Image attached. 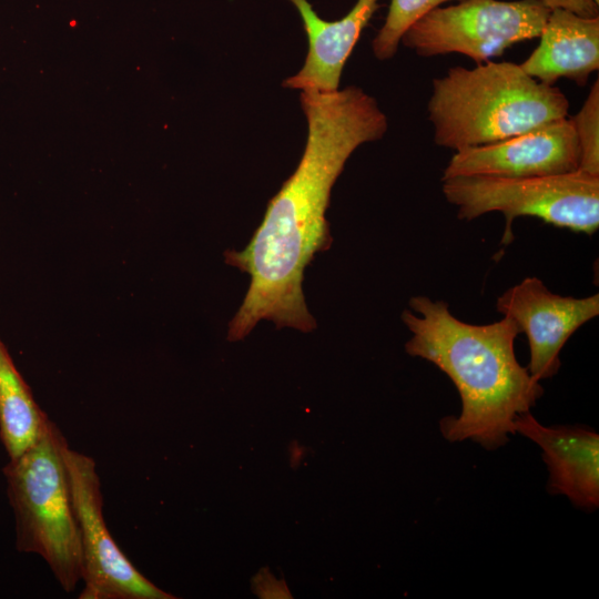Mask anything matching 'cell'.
I'll use <instances>...</instances> for the list:
<instances>
[{"label":"cell","instance_id":"15","mask_svg":"<svg viewBox=\"0 0 599 599\" xmlns=\"http://www.w3.org/2000/svg\"><path fill=\"white\" fill-rule=\"evenodd\" d=\"M571 119L577 136L579 170L599 175V82L591 85L581 109Z\"/></svg>","mask_w":599,"mask_h":599},{"label":"cell","instance_id":"10","mask_svg":"<svg viewBox=\"0 0 599 599\" xmlns=\"http://www.w3.org/2000/svg\"><path fill=\"white\" fill-rule=\"evenodd\" d=\"M515 433L537 444L548 467V490L566 496L576 507L599 505V435L577 426H545L529 412L515 419Z\"/></svg>","mask_w":599,"mask_h":599},{"label":"cell","instance_id":"9","mask_svg":"<svg viewBox=\"0 0 599 599\" xmlns=\"http://www.w3.org/2000/svg\"><path fill=\"white\" fill-rule=\"evenodd\" d=\"M579 160L577 136L567 116L501 141L455 151L441 180L565 174L579 170Z\"/></svg>","mask_w":599,"mask_h":599},{"label":"cell","instance_id":"1","mask_svg":"<svg viewBox=\"0 0 599 599\" xmlns=\"http://www.w3.org/2000/svg\"><path fill=\"white\" fill-rule=\"evenodd\" d=\"M307 139L293 174L270 200L264 217L242 251L225 263L251 276L229 324L227 339L240 341L263 319L304 333L316 328L302 283L305 267L332 237L325 213L331 191L352 153L383 138L387 118L376 100L357 87L332 92L302 91Z\"/></svg>","mask_w":599,"mask_h":599},{"label":"cell","instance_id":"6","mask_svg":"<svg viewBox=\"0 0 599 599\" xmlns=\"http://www.w3.org/2000/svg\"><path fill=\"white\" fill-rule=\"evenodd\" d=\"M550 11L541 0H463L429 11L400 42L419 57L460 53L478 64L539 38Z\"/></svg>","mask_w":599,"mask_h":599},{"label":"cell","instance_id":"13","mask_svg":"<svg viewBox=\"0 0 599 599\" xmlns=\"http://www.w3.org/2000/svg\"><path fill=\"white\" fill-rule=\"evenodd\" d=\"M48 419L0 338V438L9 459L35 443Z\"/></svg>","mask_w":599,"mask_h":599},{"label":"cell","instance_id":"14","mask_svg":"<svg viewBox=\"0 0 599 599\" xmlns=\"http://www.w3.org/2000/svg\"><path fill=\"white\" fill-rule=\"evenodd\" d=\"M463 0H392L386 20L373 39L378 60L392 59L405 32L420 18L446 2Z\"/></svg>","mask_w":599,"mask_h":599},{"label":"cell","instance_id":"17","mask_svg":"<svg viewBox=\"0 0 599 599\" xmlns=\"http://www.w3.org/2000/svg\"><path fill=\"white\" fill-rule=\"evenodd\" d=\"M597 4H599V0H593Z\"/></svg>","mask_w":599,"mask_h":599},{"label":"cell","instance_id":"4","mask_svg":"<svg viewBox=\"0 0 599 599\" xmlns=\"http://www.w3.org/2000/svg\"><path fill=\"white\" fill-rule=\"evenodd\" d=\"M67 439L48 419L35 443L3 468L20 552L40 556L67 592L82 580V552L63 460Z\"/></svg>","mask_w":599,"mask_h":599},{"label":"cell","instance_id":"8","mask_svg":"<svg viewBox=\"0 0 599 599\" xmlns=\"http://www.w3.org/2000/svg\"><path fill=\"white\" fill-rule=\"evenodd\" d=\"M496 309L511 318L528 338L530 375L542 380L560 368V352L570 336L599 314V294L576 298L549 291L544 282L530 276L506 290Z\"/></svg>","mask_w":599,"mask_h":599},{"label":"cell","instance_id":"7","mask_svg":"<svg viewBox=\"0 0 599 599\" xmlns=\"http://www.w3.org/2000/svg\"><path fill=\"white\" fill-rule=\"evenodd\" d=\"M82 552V599H172L144 577L118 547L103 516L101 483L93 458L63 447Z\"/></svg>","mask_w":599,"mask_h":599},{"label":"cell","instance_id":"2","mask_svg":"<svg viewBox=\"0 0 599 599\" xmlns=\"http://www.w3.org/2000/svg\"><path fill=\"white\" fill-rule=\"evenodd\" d=\"M402 319L413 334L405 344L408 355L423 358L444 372L456 386L461 410L444 417L439 428L448 441L473 440L496 449L515 434V419L542 395L540 382L515 354L520 333L515 322L475 325L454 316L444 301L427 296L409 300Z\"/></svg>","mask_w":599,"mask_h":599},{"label":"cell","instance_id":"3","mask_svg":"<svg viewBox=\"0 0 599 599\" xmlns=\"http://www.w3.org/2000/svg\"><path fill=\"white\" fill-rule=\"evenodd\" d=\"M568 111L559 88L534 79L520 64L493 60L449 68L433 80L427 103L434 142L454 151L530 131Z\"/></svg>","mask_w":599,"mask_h":599},{"label":"cell","instance_id":"12","mask_svg":"<svg viewBox=\"0 0 599 599\" xmlns=\"http://www.w3.org/2000/svg\"><path fill=\"white\" fill-rule=\"evenodd\" d=\"M539 38L537 48L520 63L534 79L554 85L565 78L582 87L599 69V17L551 9Z\"/></svg>","mask_w":599,"mask_h":599},{"label":"cell","instance_id":"11","mask_svg":"<svg viewBox=\"0 0 599 599\" xmlns=\"http://www.w3.org/2000/svg\"><path fill=\"white\" fill-rule=\"evenodd\" d=\"M288 1L302 17L308 51L300 72L285 79L282 85L302 91L338 90L343 68L363 29L378 9V0H357L344 18L335 21L321 19L308 0Z\"/></svg>","mask_w":599,"mask_h":599},{"label":"cell","instance_id":"5","mask_svg":"<svg viewBox=\"0 0 599 599\" xmlns=\"http://www.w3.org/2000/svg\"><path fill=\"white\" fill-rule=\"evenodd\" d=\"M443 181V194L457 207L459 220L486 213L505 217L502 244L512 241L511 225L519 216H534L557 227L592 235L599 227V175L575 172L530 176H455Z\"/></svg>","mask_w":599,"mask_h":599},{"label":"cell","instance_id":"16","mask_svg":"<svg viewBox=\"0 0 599 599\" xmlns=\"http://www.w3.org/2000/svg\"><path fill=\"white\" fill-rule=\"evenodd\" d=\"M550 9H566L586 18L599 17V4L593 0H541Z\"/></svg>","mask_w":599,"mask_h":599}]
</instances>
